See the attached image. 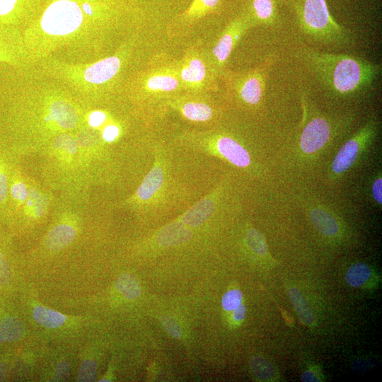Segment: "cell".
<instances>
[{"mask_svg":"<svg viewBox=\"0 0 382 382\" xmlns=\"http://www.w3.org/2000/svg\"><path fill=\"white\" fill-rule=\"evenodd\" d=\"M131 0H42L38 15L23 29L32 64L59 51L100 50L114 34L133 23Z\"/></svg>","mask_w":382,"mask_h":382,"instance_id":"cell-1","label":"cell"},{"mask_svg":"<svg viewBox=\"0 0 382 382\" xmlns=\"http://www.w3.org/2000/svg\"><path fill=\"white\" fill-rule=\"evenodd\" d=\"M134 43L133 39H129L114 54L96 61L69 62L50 57L38 63L45 75L59 81L81 99H100L117 86Z\"/></svg>","mask_w":382,"mask_h":382,"instance_id":"cell-2","label":"cell"},{"mask_svg":"<svg viewBox=\"0 0 382 382\" xmlns=\"http://www.w3.org/2000/svg\"><path fill=\"white\" fill-rule=\"evenodd\" d=\"M305 56L323 86L340 97L363 91L381 73V64L355 55L308 50Z\"/></svg>","mask_w":382,"mask_h":382,"instance_id":"cell-3","label":"cell"},{"mask_svg":"<svg viewBox=\"0 0 382 382\" xmlns=\"http://www.w3.org/2000/svg\"><path fill=\"white\" fill-rule=\"evenodd\" d=\"M24 99L32 127L65 132L77 128L83 122L81 98L62 84L47 82L32 85Z\"/></svg>","mask_w":382,"mask_h":382,"instance_id":"cell-4","label":"cell"},{"mask_svg":"<svg viewBox=\"0 0 382 382\" xmlns=\"http://www.w3.org/2000/svg\"><path fill=\"white\" fill-rule=\"evenodd\" d=\"M293 8L300 30L324 45H345L351 34L332 17L325 0H287Z\"/></svg>","mask_w":382,"mask_h":382,"instance_id":"cell-5","label":"cell"},{"mask_svg":"<svg viewBox=\"0 0 382 382\" xmlns=\"http://www.w3.org/2000/svg\"><path fill=\"white\" fill-rule=\"evenodd\" d=\"M180 139L183 144L222 159L236 168L248 169L252 165L248 151L228 134L209 132L188 133L183 134Z\"/></svg>","mask_w":382,"mask_h":382,"instance_id":"cell-6","label":"cell"},{"mask_svg":"<svg viewBox=\"0 0 382 382\" xmlns=\"http://www.w3.org/2000/svg\"><path fill=\"white\" fill-rule=\"evenodd\" d=\"M26 311L30 325L40 333L54 339H66L82 329L89 328L88 318L64 314L43 305L31 296L28 298Z\"/></svg>","mask_w":382,"mask_h":382,"instance_id":"cell-7","label":"cell"},{"mask_svg":"<svg viewBox=\"0 0 382 382\" xmlns=\"http://www.w3.org/2000/svg\"><path fill=\"white\" fill-rule=\"evenodd\" d=\"M168 154L164 149L154 151L153 165L132 198L141 208H153L168 190L171 177Z\"/></svg>","mask_w":382,"mask_h":382,"instance_id":"cell-8","label":"cell"},{"mask_svg":"<svg viewBox=\"0 0 382 382\" xmlns=\"http://www.w3.org/2000/svg\"><path fill=\"white\" fill-rule=\"evenodd\" d=\"M379 121L375 116L369 117L339 149L331 166L330 174L338 178L352 168L376 139Z\"/></svg>","mask_w":382,"mask_h":382,"instance_id":"cell-9","label":"cell"},{"mask_svg":"<svg viewBox=\"0 0 382 382\" xmlns=\"http://www.w3.org/2000/svg\"><path fill=\"white\" fill-rule=\"evenodd\" d=\"M352 122V117H313L305 125L299 138L300 150L311 155L322 150Z\"/></svg>","mask_w":382,"mask_h":382,"instance_id":"cell-10","label":"cell"},{"mask_svg":"<svg viewBox=\"0 0 382 382\" xmlns=\"http://www.w3.org/2000/svg\"><path fill=\"white\" fill-rule=\"evenodd\" d=\"M182 88L177 69L163 68L138 74L128 82L127 89L133 98L168 96Z\"/></svg>","mask_w":382,"mask_h":382,"instance_id":"cell-11","label":"cell"},{"mask_svg":"<svg viewBox=\"0 0 382 382\" xmlns=\"http://www.w3.org/2000/svg\"><path fill=\"white\" fill-rule=\"evenodd\" d=\"M267 66L253 70L231 74V87L238 100L249 108L258 106L265 94Z\"/></svg>","mask_w":382,"mask_h":382,"instance_id":"cell-12","label":"cell"},{"mask_svg":"<svg viewBox=\"0 0 382 382\" xmlns=\"http://www.w3.org/2000/svg\"><path fill=\"white\" fill-rule=\"evenodd\" d=\"M79 357H71V353L59 350L44 352L38 374L40 381H65L76 372Z\"/></svg>","mask_w":382,"mask_h":382,"instance_id":"cell-13","label":"cell"},{"mask_svg":"<svg viewBox=\"0 0 382 382\" xmlns=\"http://www.w3.org/2000/svg\"><path fill=\"white\" fill-rule=\"evenodd\" d=\"M42 0H0V24L26 28L38 15Z\"/></svg>","mask_w":382,"mask_h":382,"instance_id":"cell-14","label":"cell"},{"mask_svg":"<svg viewBox=\"0 0 382 382\" xmlns=\"http://www.w3.org/2000/svg\"><path fill=\"white\" fill-rule=\"evenodd\" d=\"M224 187V185L217 186L176 219L193 229L206 224L219 209Z\"/></svg>","mask_w":382,"mask_h":382,"instance_id":"cell-15","label":"cell"},{"mask_svg":"<svg viewBox=\"0 0 382 382\" xmlns=\"http://www.w3.org/2000/svg\"><path fill=\"white\" fill-rule=\"evenodd\" d=\"M251 25L249 17H244L233 21L225 28L212 50L213 66L217 69L224 66L233 50Z\"/></svg>","mask_w":382,"mask_h":382,"instance_id":"cell-16","label":"cell"},{"mask_svg":"<svg viewBox=\"0 0 382 382\" xmlns=\"http://www.w3.org/2000/svg\"><path fill=\"white\" fill-rule=\"evenodd\" d=\"M177 69L182 88L198 91L208 82V65L202 54L195 51L187 54Z\"/></svg>","mask_w":382,"mask_h":382,"instance_id":"cell-17","label":"cell"},{"mask_svg":"<svg viewBox=\"0 0 382 382\" xmlns=\"http://www.w3.org/2000/svg\"><path fill=\"white\" fill-rule=\"evenodd\" d=\"M170 105L186 120L196 123H206L216 116L215 108L201 99L173 98Z\"/></svg>","mask_w":382,"mask_h":382,"instance_id":"cell-18","label":"cell"},{"mask_svg":"<svg viewBox=\"0 0 382 382\" xmlns=\"http://www.w3.org/2000/svg\"><path fill=\"white\" fill-rule=\"evenodd\" d=\"M192 230L175 219L157 232L155 241L163 248L176 246L190 241L193 236Z\"/></svg>","mask_w":382,"mask_h":382,"instance_id":"cell-19","label":"cell"},{"mask_svg":"<svg viewBox=\"0 0 382 382\" xmlns=\"http://www.w3.org/2000/svg\"><path fill=\"white\" fill-rule=\"evenodd\" d=\"M76 229L67 223L55 225L45 238V245L52 251H57L68 246L75 238Z\"/></svg>","mask_w":382,"mask_h":382,"instance_id":"cell-20","label":"cell"},{"mask_svg":"<svg viewBox=\"0 0 382 382\" xmlns=\"http://www.w3.org/2000/svg\"><path fill=\"white\" fill-rule=\"evenodd\" d=\"M309 218L313 226L321 234L328 237H334L339 234V222L326 209L319 207L311 209Z\"/></svg>","mask_w":382,"mask_h":382,"instance_id":"cell-21","label":"cell"},{"mask_svg":"<svg viewBox=\"0 0 382 382\" xmlns=\"http://www.w3.org/2000/svg\"><path fill=\"white\" fill-rule=\"evenodd\" d=\"M251 17H249L252 24L256 22L260 24L272 25L277 19V12L274 0H252Z\"/></svg>","mask_w":382,"mask_h":382,"instance_id":"cell-22","label":"cell"},{"mask_svg":"<svg viewBox=\"0 0 382 382\" xmlns=\"http://www.w3.org/2000/svg\"><path fill=\"white\" fill-rule=\"evenodd\" d=\"M288 294L301 322L308 327L314 326L316 324L314 313L302 293L296 287L292 286L289 288Z\"/></svg>","mask_w":382,"mask_h":382,"instance_id":"cell-23","label":"cell"},{"mask_svg":"<svg viewBox=\"0 0 382 382\" xmlns=\"http://www.w3.org/2000/svg\"><path fill=\"white\" fill-rule=\"evenodd\" d=\"M115 288L127 300L137 299L141 293V288L138 279L132 274L122 273L117 279Z\"/></svg>","mask_w":382,"mask_h":382,"instance_id":"cell-24","label":"cell"},{"mask_svg":"<svg viewBox=\"0 0 382 382\" xmlns=\"http://www.w3.org/2000/svg\"><path fill=\"white\" fill-rule=\"evenodd\" d=\"M250 371L255 377L262 381H272L277 378L274 366L261 356H254L250 360Z\"/></svg>","mask_w":382,"mask_h":382,"instance_id":"cell-25","label":"cell"},{"mask_svg":"<svg viewBox=\"0 0 382 382\" xmlns=\"http://www.w3.org/2000/svg\"><path fill=\"white\" fill-rule=\"evenodd\" d=\"M372 272L370 267L363 262L351 265L345 274V282L352 287L365 285L371 279Z\"/></svg>","mask_w":382,"mask_h":382,"instance_id":"cell-26","label":"cell"},{"mask_svg":"<svg viewBox=\"0 0 382 382\" xmlns=\"http://www.w3.org/2000/svg\"><path fill=\"white\" fill-rule=\"evenodd\" d=\"M245 241L248 248L259 256L267 253V246L262 234L254 228H249L245 236Z\"/></svg>","mask_w":382,"mask_h":382,"instance_id":"cell-27","label":"cell"},{"mask_svg":"<svg viewBox=\"0 0 382 382\" xmlns=\"http://www.w3.org/2000/svg\"><path fill=\"white\" fill-rule=\"evenodd\" d=\"M220 0H194L191 6L186 11L185 16L193 19L214 9L219 4Z\"/></svg>","mask_w":382,"mask_h":382,"instance_id":"cell-28","label":"cell"},{"mask_svg":"<svg viewBox=\"0 0 382 382\" xmlns=\"http://www.w3.org/2000/svg\"><path fill=\"white\" fill-rule=\"evenodd\" d=\"M242 300L243 294L239 289L228 290L221 299V306L225 311H232L242 303Z\"/></svg>","mask_w":382,"mask_h":382,"instance_id":"cell-29","label":"cell"},{"mask_svg":"<svg viewBox=\"0 0 382 382\" xmlns=\"http://www.w3.org/2000/svg\"><path fill=\"white\" fill-rule=\"evenodd\" d=\"M160 322L166 331L173 337L180 338L182 336V330L177 321L169 316H163Z\"/></svg>","mask_w":382,"mask_h":382,"instance_id":"cell-30","label":"cell"},{"mask_svg":"<svg viewBox=\"0 0 382 382\" xmlns=\"http://www.w3.org/2000/svg\"><path fill=\"white\" fill-rule=\"evenodd\" d=\"M12 271L8 262L0 254V285L8 286L12 281Z\"/></svg>","mask_w":382,"mask_h":382,"instance_id":"cell-31","label":"cell"},{"mask_svg":"<svg viewBox=\"0 0 382 382\" xmlns=\"http://www.w3.org/2000/svg\"><path fill=\"white\" fill-rule=\"evenodd\" d=\"M11 193L17 202H23L28 196V190L25 185L20 181H15L11 187Z\"/></svg>","mask_w":382,"mask_h":382,"instance_id":"cell-32","label":"cell"},{"mask_svg":"<svg viewBox=\"0 0 382 382\" xmlns=\"http://www.w3.org/2000/svg\"><path fill=\"white\" fill-rule=\"evenodd\" d=\"M121 132L120 127L115 123L107 125L102 131V137L106 142L116 140Z\"/></svg>","mask_w":382,"mask_h":382,"instance_id":"cell-33","label":"cell"},{"mask_svg":"<svg viewBox=\"0 0 382 382\" xmlns=\"http://www.w3.org/2000/svg\"><path fill=\"white\" fill-rule=\"evenodd\" d=\"M106 120V113L99 110L91 112L87 118L88 124L93 128L100 127L105 122Z\"/></svg>","mask_w":382,"mask_h":382,"instance_id":"cell-34","label":"cell"},{"mask_svg":"<svg viewBox=\"0 0 382 382\" xmlns=\"http://www.w3.org/2000/svg\"><path fill=\"white\" fill-rule=\"evenodd\" d=\"M372 197L375 202L381 205L382 203V178L381 175L377 176L371 185Z\"/></svg>","mask_w":382,"mask_h":382,"instance_id":"cell-35","label":"cell"},{"mask_svg":"<svg viewBox=\"0 0 382 382\" xmlns=\"http://www.w3.org/2000/svg\"><path fill=\"white\" fill-rule=\"evenodd\" d=\"M8 191V180L4 170V168L0 165V203L3 202L7 195Z\"/></svg>","mask_w":382,"mask_h":382,"instance_id":"cell-36","label":"cell"},{"mask_svg":"<svg viewBox=\"0 0 382 382\" xmlns=\"http://www.w3.org/2000/svg\"><path fill=\"white\" fill-rule=\"evenodd\" d=\"M301 380L303 382H316L322 381L320 376L316 374V372L311 369L305 371L301 374Z\"/></svg>","mask_w":382,"mask_h":382,"instance_id":"cell-37","label":"cell"},{"mask_svg":"<svg viewBox=\"0 0 382 382\" xmlns=\"http://www.w3.org/2000/svg\"><path fill=\"white\" fill-rule=\"evenodd\" d=\"M232 313V318L236 322L242 321L245 316L246 308L243 303H241L236 308H235Z\"/></svg>","mask_w":382,"mask_h":382,"instance_id":"cell-38","label":"cell"}]
</instances>
